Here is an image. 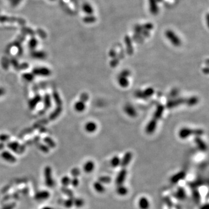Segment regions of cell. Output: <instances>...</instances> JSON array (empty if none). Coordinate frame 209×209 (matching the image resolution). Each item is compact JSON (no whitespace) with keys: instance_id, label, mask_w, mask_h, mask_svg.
I'll list each match as a JSON object with an SVG mask.
<instances>
[{"instance_id":"14","label":"cell","mask_w":209,"mask_h":209,"mask_svg":"<svg viewBox=\"0 0 209 209\" xmlns=\"http://www.w3.org/2000/svg\"><path fill=\"white\" fill-rule=\"evenodd\" d=\"M187 99L185 100V99H177L175 100H172L170 102H169L167 104V106L168 107H174L176 106H178L179 104H187Z\"/></svg>"},{"instance_id":"29","label":"cell","mask_w":209,"mask_h":209,"mask_svg":"<svg viewBox=\"0 0 209 209\" xmlns=\"http://www.w3.org/2000/svg\"><path fill=\"white\" fill-rule=\"evenodd\" d=\"M44 104L45 107L47 109H48L51 106V98L48 95H46L45 97V100H44Z\"/></svg>"},{"instance_id":"12","label":"cell","mask_w":209,"mask_h":209,"mask_svg":"<svg viewBox=\"0 0 209 209\" xmlns=\"http://www.w3.org/2000/svg\"><path fill=\"white\" fill-rule=\"evenodd\" d=\"M157 122L154 120L152 119L149 123L148 124L147 127H146V131L148 134H152L153 133L156 128Z\"/></svg>"},{"instance_id":"11","label":"cell","mask_w":209,"mask_h":209,"mask_svg":"<svg viewBox=\"0 0 209 209\" xmlns=\"http://www.w3.org/2000/svg\"><path fill=\"white\" fill-rule=\"evenodd\" d=\"M97 129V125L94 121H89L85 126V130L89 133H94Z\"/></svg>"},{"instance_id":"24","label":"cell","mask_w":209,"mask_h":209,"mask_svg":"<svg viewBox=\"0 0 209 209\" xmlns=\"http://www.w3.org/2000/svg\"><path fill=\"white\" fill-rule=\"evenodd\" d=\"M192 197L194 199V201H195V202L196 203H199V202H201V194L199 193V192L197 190H194L192 192Z\"/></svg>"},{"instance_id":"5","label":"cell","mask_w":209,"mask_h":209,"mask_svg":"<svg viewBox=\"0 0 209 209\" xmlns=\"http://www.w3.org/2000/svg\"><path fill=\"white\" fill-rule=\"evenodd\" d=\"M127 174V171L125 168H123L120 171V172L117 174V177L116 178V181H115V183L117 186L121 185L123 184V183L126 178Z\"/></svg>"},{"instance_id":"16","label":"cell","mask_w":209,"mask_h":209,"mask_svg":"<svg viewBox=\"0 0 209 209\" xmlns=\"http://www.w3.org/2000/svg\"><path fill=\"white\" fill-rule=\"evenodd\" d=\"M82 9L83 11L88 15H92L94 13V8H93L92 5L88 2L84 3L83 5Z\"/></svg>"},{"instance_id":"1","label":"cell","mask_w":209,"mask_h":209,"mask_svg":"<svg viewBox=\"0 0 209 209\" xmlns=\"http://www.w3.org/2000/svg\"><path fill=\"white\" fill-rule=\"evenodd\" d=\"M203 133L204 131L202 129H192L188 127H184L180 130L178 135L180 138L185 139L191 135L199 137L203 135Z\"/></svg>"},{"instance_id":"13","label":"cell","mask_w":209,"mask_h":209,"mask_svg":"<svg viewBox=\"0 0 209 209\" xmlns=\"http://www.w3.org/2000/svg\"><path fill=\"white\" fill-rule=\"evenodd\" d=\"M195 142L201 151H206L207 150V146L205 142L199 137H196L195 138Z\"/></svg>"},{"instance_id":"33","label":"cell","mask_w":209,"mask_h":209,"mask_svg":"<svg viewBox=\"0 0 209 209\" xmlns=\"http://www.w3.org/2000/svg\"><path fill=\"white\" fill-rule=\"evenodd\" d=\"M200 209H209V206L208 203H206L203 205Z\"/></svg>"},{"instance_id":"10","label":"cell","mask_w":209,"mask_h":209,"mask_svg":"<svg viewBox=\"0 0 209 209\" xmlns=\"http://www.w3.org/2000/svg\"><path fill=\"white\" fill-rule=\"evenodd\" d=\"M174 196L175 198H177V199L180 201H184L187 198V194L185 189L183 188L180 187L176 191Z\"/></svg>"},{"instance_id":"27","label":"cell","mask_w":209,"mask_h":209,"mask_svg":"<svg viewBox=\"0 0 209 209\" xmlns=\"http://www.w3.org/2000/svg\"><path fill=\"white\" fill-rule=\"evenodd\" d=\"M112 181V178L109 176H101L99 178V182L102 184H107L110 183Z\"/></svg>"},{"instance_id":"9","label":"cell","mask_w":209,"mask_h":209,"mask_svg":"<svg viewBox=\"0 0 209 209\" xmlns=\"http://www.w3.org/2000/svg\"><path fill=\"white\" fill-rule=\"evenodd\" d=\"M138 206L140 209H149L150 203L146 197H141L138 201Z\"/></svg>"},{"instance_id":"19","label":"cell","mask_w":209,"mask_h":209,"mask_svg":"<svg viewBox=\"0 0 209 209\" xmlns=\"http://www.w3.org/2000/svg\"><path fill=\"white\" fill-rule=\"evenodd\" d=\"M125 43L127 45V52L129 54H131L133 52V45H132V43H131V40L130 39V38L128 36H126L125 37Z\"/></svg>"},{"instance_id":"20","label":"cell","mask_w":209,"mask_h":209,"mask_svg":"<svg viewBox=\"0 0 209 209\" xmlns=\"http://www.w3.org/2000/svg\"><path fill=\"white\" fill-rule=\"evenodd\" d=\"M84 168V170L87 173H91V171H93L94 170L95 164L93 161H88L85 164Z\"/></svg>"},{"instance_id":"17","label":"cell","mask_w":209,"mask_h":209,"mask_svg":"<svg viewBox=\"0 0 209 209\" xmlns=\"http://www.w3.org/2000/svg\"><path fill=\"white\" fill-rule=\"evenodd\" d=\"M74 109L78 112H82L86 109V102L80 100L74 104Z\"/></svg>"},{"instance_id":"2","label":"cell","mask_w":209,"mask_h":209,"mask_svg":"<svg viewBox=\"0 0 209 209\" xmlns=\"http://www.w3.org/2000/svg\"><path fill=\"white\" fill-rule=\"evenodd\" d=\"M165 36L169 41L175 47H180L181 44V40L178 36L172 30L168 29L165 32Z\"/></svg>"},{"instance_id":"6","label":"cell","mask_w":209,"mask_h":209,"mask_svg":"<svg viewBox=\"0 0 209 209\" xmlns=\"http://www.w3.org/2000/svg\"><path fill=\"white\" fill-rule=\"evenodd\" d=\"M133 158V154L130 152H127L125 155H124L122 159L121 160V163L120 166L123 168L126 167L130 163Z\"/></svg>"},{"instance_id":"18","label":"cell","mask_w":209,"mask_h":209,"mask_svg":"<svg viewBox=\"0 0 209 209\" xmlns=\"http://www.w3.org/2000/svg\"><path fill=\"white\" fill-rule=\"evenodd\" d=\"M128 190L127 188V187L123 186V185L117 186V188L116 189L117 194L120 196L126 195L128 194Z\"/></svg>"},{"instance_id":"3","label":"cell","mask_w":209,"mask_h":209,"mask_svg":"<svg viewBox=\"0 0 209 209\" xmlns=\"http://www.w3.org/2000/svg\"><path fill=\"white\" fill-rule=\"evenodd\" d=\"M130 72L127 70H124L119 77V84L122 87H127L129 85V81L127 79V76H130Z\"/></svg>"},{"instance_id":"30","label":"cell","mask_w":209,"mask_h":209,"mask_svg":"<svg viewBox=\"0 0 209 209\" xmlns=\"http://www.w3.org/2000/svg\"><path fill=\"white\" fill-rule=\"evenodd\" d=\"M33 56H34V58H39V59H43V58H44L45 56H46L44 53L40 52H37V53H35Z\"/></svg>"},{"instance_id":"22","label":"cell","mask_w":209,"mask_h":209,"mask_svg":"<svg viewBox=\"0 0 209 209\" xmlns=\"http://www.w3.org/2000/svg\"><path fill=\"white\" fill-rule=\"evenodd\" d=\"M94 187L96 191L98 193H104L105 192V188L104 185L99 181L95 182Z\"/></svg>"},{"instance_id":"7","label":"cell","mask_w":209,"mask_h":209,"mask_svg":"<svg viewBox=\"0 0 209 209\" xmlns=\"http://www.w3.org/2000/svg\"><path fill=\"white\" fill-rule=\"evenodd\" d=\"M149 11L153 15H156L159 12V6L157 0H149Z\"/></svg>"},{"instance_id":"4","label":"cell","mask_w":209,"mask_h":209,"mask_svg":"<svg viewBox=\"0 0 209 209\" xmlns=\"http://www.w3.org/2000/svg\"><path fill=\"white\" fill-rule=\"evenodd\" d=\"M51 70L45 67H40L34 68L33 70V74L35 76H48L51 74Z\"/></svg>"},{"instance_id":"32","label":"cell","mask_w":209,"mask_h":209,"mask_svg":"<svg viewBox=\"0 0 209 209\" xmlns=\"http://www.w3.org/2000/svg\"><path fill=\"white\" fill-rule=\"evenodd\" d=\"M5 94V90L2 87H0V97L2 96Z\"/></svg>"},{"instance_id":"31","label":"cell","mask_w":209,"mask_h":209,"mask_svg":"<svg viewBox=\"0 0 209 209\" xmlns=\"http://www.w3.org/2000/svg\"><path fill=\"white\" fill-rule=\"evenodd\" d=\"M88 100V95L86 93H83L80 97V100L86 102Z\"/></svg>"},{"instance_id":"23","label":"cell","mask_w":209,"mask_h":209,"mask_svg":"<svg viewBox=\"0 0 209 209\" xmlns=\"http://www.w3.org/2000/svg\"><path fill=\"white\" fill-rule=\"evenodd\" d=\"M120 163H121V159L117 156L113 157L110 160V164L114 168L120 166Z\"/></svg>"},{"instance_id":"21","label":"cell","mask_w":209,"mask_h":209,"mask_svg":"<svg viewBox=\"0 0 209 209\" xmlns=\"http://www.w3.org/2000/svg\"><path fill=\"white\" fill-rule=\"evenodd\" d=\"M41 98L40 95H37L33 98L32 100H30L29 102V106L31 109H34L36 106V105L39 104V102L41 101Z\"/></svg>"},{"instance_id":"15","label":"cell","mask_w":209,"mask_h":209,"mask_svg":"<svg viewBox=\"0 0 209 209\" xmlns=\"http://www.w3.org/2000/svg\"><path fill=\"white\" fill-rule=\"evenodd\" d=\"M163 110H164V106L162 104H159L157 107L156 110L154 113V116L152 119L156 121H157V120L159 119H160V117H161L163 113Z\"/></svg>"},{"instance_id":"28","label":"cell","mask_w":209,"mask_h":209,"mask_svg":"<svg viewBox=\"0 0 209 209\" xmlns=\"http://www.w3.org/2000/svg\"><path fill=\"white\" fill-rule=\"evenodd\" d=\"M23 77L25 79V80L28 81H30L34 79V75L33 73H25L23 75Z\"/></svg>"},{"instance_id":"25","label":"cell","mask_w":209,"mask_h":209,"mask_svg":"<svg viewBox=\"0 0 209 209\" xmlns=\"http://www.w3.org/2000/svg\"><path fill=\"white\" fill-rule=\"evenodd\" d=\"M97 20L96 17L92 15H88L84 18V22L86 23H93Z\"/></svg>"},{"instance_id":"26","label":"cell","mask_w":209,"mask_h":209,"mask_svg":"<svg viewBox=\"0 0 209 209\" xmlns=\"http://www.w3.org/2000/svg\"><path fill=\"white\" fill-rule=\"evenodd\" d=\"M125 110L126 112V113L129 115L131 116L132 117H134L135 116V110L134 109V107L131 106H126L125 108Z\"/></svg>"},{"instance_id":"8","label":"cell","mask_w":209,"mask_h":209,"mask_svg":"<svg viewBox=\"0 0 209 209\" xmlns=\"http://www.w3.org/2000/svg\"><path fill=\"white\" fill-rule=\"evenodd\" d=\"M185 175L186 174L184 171H180L171 178L170 181L173 184L178 183L180 181L184 179V178L185 177Z\"/></svg>"}]
</instances>
